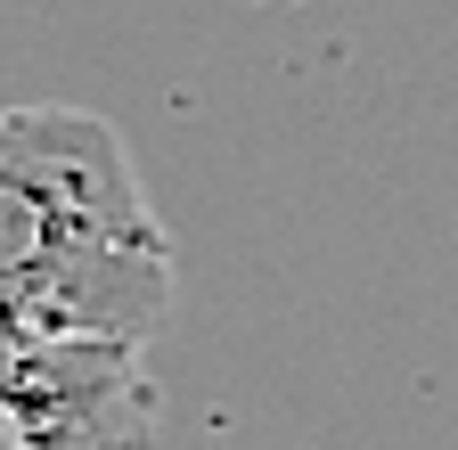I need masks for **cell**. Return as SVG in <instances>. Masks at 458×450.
Returning <instances> with one entry per match:
<instances>
[{"instance_id":"6da1fadb","label":"cell","mask_w":458,"mask_h":450,"mask_svg":"<svg viewBox=\"0 0 458 450\" xmlns=\"http://www.w3.org/2000/svg\"><path fill=\"white\" fill-rule=\"evenodd\" d=\"M181 262L148 181L106 115L17 106L0 132V327L9 344H148L172 319Z\"/></svg>"},{"instance_id":"7a4b0ae2","label":"cell","mask_w":458,"mask_h":450,"mask_svg":"<svg viewBox=\"0 0 458 450\" xmlns=\"http://www.w3.org/2000/svg\"><path fill=\"white\" fill-rule=\"evenodd\" d=\"M0 450H164V393L148 344H9L0 352Z\"/></svg>"}]
</instances>
